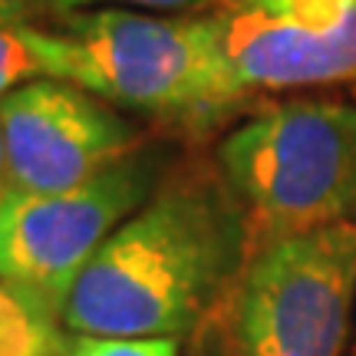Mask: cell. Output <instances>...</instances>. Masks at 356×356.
<instances>
[{
	"label": "cell",
	"instance_id": "obj_4",
	"mask_svg": "<svg viewBox=\"0 0 356 356\" xmlns=\"http://www.w3.org/2000/svg\"><path fill=\"white\" fill-rule=\"evenodd\" d=\"M175 162L168 142L149 139L76 188L47 195L7 188L0 195V287L40 323L63 320L83 267L149 202Z\"/></svg>",
	"mask_w": 356,
	"mask_h": 356
},
{
	"label": "cell",
	"instance_id": "obj_7",
	"mask_svg": "<svg viewBox=\"0 0 356 356\" xmlns=\"http://www.w3.org/2000/svg\"><path fill=\"white\" fill-rule=\"evenodd\" d=\"M238 89L327 86L356 79V0H280L274 10L218 13Z\"/></svg>",
	"mask_w": 356,
	"mask_h": 356
},
{
	"label": "cell",
	"instance_id": "obj_11",
	"mask_svg": "<svg viewBox=\"0 0 356 356\" xmlns=\"http://www.w3.org/2000/svg\"><path fill=\"white\" fill-rule=\"evenodd\" d=\"M63 13L60 0H0V26H53Z\"/></svg>",
	"mask_w": 356,
	"mask_h": 356
},
{
	"label": "cell",
	"instance_id": "obj_9",
	"mask_svg": "<svg viewBox=\"0 0 356 356\" xmlns=\"http://www.w3.org/2000/svg\"><path fill=\"white\" fill-rule=\"evenodd\" d=\"M53 343V327L40 323L13 293L0 287V356H47Z\"/></svg>",
	"mask_w": 356,
	"mask_h": 356
},
{
	"label": "cell",
	"instance_id": "obj_10",
	"mask_svg": "<svg viewBox=\"0 0 356 356\" xmlns=\"http://www.w3.org/2000/svg\"><path fill=\"white\" fill-rule=\"evenodd\" d=\"M70 356H181V340L165 337H92L70 333Z\"/></svg>",
	"mask_w": 356,
	"mask_h": 356
},
{
	"label": "cell",
	"instance_id": "obj_13",
	"mask_svg": "<svg viewBox=\"0 0 356 356\" xmlns=\"http://www.w3.org/2000/svg\"><path fill=\"white\" fill-rule=\"evenodd\" d=\"M185 356H234L231 346V330H228V314L221 310L204 323L202 330L188 340V353Z\"/></svg>",
	"mask_w": 356,
	"mask_h": 356
},
{
	"label": "cell",
	"instance_id": "obj_1",
	"mask_svg": "<svg viewBox=\"0 0 356 356\" xmlns=\"http://www.w3.org/2000/svg\"><path fill=\"white\" fill-rule=\"evenodd\" d=\"M251 215L204 162H175L109 234L63 307L66 333L191 340L228 307L251 257Z\"/></svg>",
	"mask_w": 356,
	"mask_h": 356
},
{
	"label": "cell",
	"instance_id": "obj_12",
	"mask_svg": "<svg viewBox=\"0 0 356 356\" xmlns=\"http://www.w3.org/2000/svg\"><path fill=\"white\" fill-rule=\"evenodd\" d=\"M66 10H83V7H136V10L155 13H195L211 7L215 0H60Z\"/></svg>",
	"mask_w": 356,
	"mask_h": 356
},
{
	"label": "cell",
	"instance_id": "obj_3",
	"mask_svg": "<svg viewBox=\"0 0 356 356\" xmlns=\"http://www.w3.org/2000/svg\"><path fill=\"white\" fill-rule=\"evenodd\" d=\"M218 168L248 208L257 241L356 225V106H270L221 139Z\"/></svg>",
	"mask_w": 356,
	"mask_h": 356
},
{
	"label": "cell",
	"instance_id": "obj_6",
	"mask_svg": "<svg viewBox=\"0 0 356 356\" xmlns=\"http://www.w3.org/2000/svg\"><path fill=\"white\" fill-rule=\"evenodd\" d=\"M7 181L17 191L76 188L139 145V129L96 92L40 76L0 99Z\"/></svg>",
	"mask_w": 356,
	"mask_h": 356
},
{
	"label": "cell",
	"instance_id": "obj_5",
	"mask_svg": "<svg viewBox=\"0 0 356 356\" xmlns=\"http://www.w3.org/2000/svg\"><path fill=\"white\" fill-rule=\"evenodd\" d=\"M356 300V225L257 241L231 293L234 356H340Z\"/></svg>",
	"mask_w": 356,
	"mask_h": 356
},
{
	"label": "cell",
	"instance_id": "obj_16",
	"mask_svg": "<svg viewBox=\"0 0 356 356\" xmlns=\"http://www.w3.org/2000/svg\"><path fill=\"white\" fill-rule=\"evenodd\" d=\"M47 356H70V353H66V343H53Z\"/></svg>",
	"mask_w": 356,
	"mask_h": 356
},
{
	"label": "cell",
	"instance_id": "obj_8",
	"mask_svg": "<svg viewBox=\"0 0 356 356\" xmlns=\"http://www.w3.org/2000/svg\"><path fill=\"white\" fill-rule=\"evenodd\" d=\"M40 76H47L40 26H0V99Z\"/></svg>",
	"mask_w": 356,
	"mask_h": 356
},
{
	"label": "cell",
	"instance_id": "obj_15",
	"mask_svg": "<svg viewBox=\"0 0 356 356\" xmlns=\"http://www.w3.org/2000/svg\"><path fill=\"white\" fill-rule=\"evenodd\" d=\"M244 7H257V10H274L280 0H241Z\"/></svg>",
	"mask_w": 356,
	"mask_h": 356
},
{
	"label": "cell",
	"instance_id": "obj_14",
	"mask_svg": "<svg viewBox=\"0 0 356 356\" xmlns=\"http://www.w3.org/2000/svg\"><path fill=\"white\" fill-rule=\"evenodd\" d=\"M10 188L7 181V142H3V126H0V195Z\"/></svg>",
	"mask_w": 356,
	"mask_h": 356
},
{
	"label": "cell",
	"instance_id": "obj_2",
	"mask_svg": "<svg viewBox=\"0 0 356 356\" xmlns=\"http://www.w3.org/2000/svg\"><path fill=\"white\" fill-rule=\"evenodd\" d=\"M40 50L47 76L165 122L208 126L248 99L221 50L218 13L66 10L40 26Z\"/></svg>",
	"mask_w": 356,
	"mask_h": 356
}]
</instances>
